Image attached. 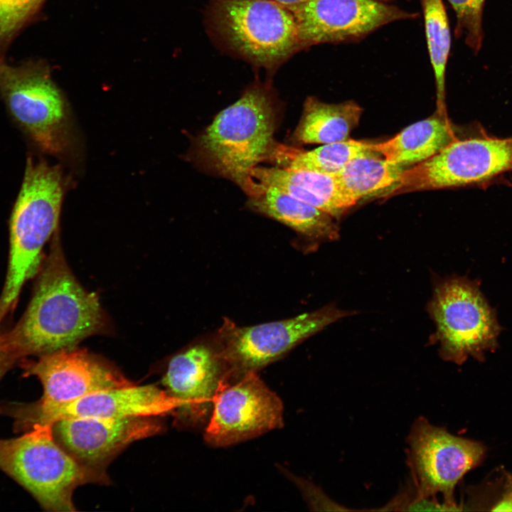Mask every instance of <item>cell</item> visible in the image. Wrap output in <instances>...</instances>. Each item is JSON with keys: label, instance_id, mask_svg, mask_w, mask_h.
<instances>
[{"label": "cell", "instance_id": "1", "mask_svg": "<svg viewBox=\"0 0 512 512\" xmlns=\"http://www.w3.org/2000/svg\"><path fill=\"white\" fill-rule=\"evenodd\" d=\"M28 306L10 336L23 358L72 349L105 326L97 296L86 291L70 270L58 233L53 236Z\"/></svg>", "mask_w": 512, "mask_h": 512}, {"label": "cell", "instance_id": "2", "mask_svg": "<svg viewBox=\"0 0 512 512\" xmlns=\"http://www.w3.org/2000/svg\"><path fill=\"white\" fill-rule=\"evenodd\" d=\"M65 188L59 166L28 157L9 223V265L0 295V324L16 306L25 283L41 268L43 246L57 231Z\"/></svg>", "mask_w": 512, "mask_h": 512}, {"label": "cell", "instance_id": "3", "mask_svg": "<svg viewBox=\"0 0 512 512\" xmlns=\"http://www.w3.org/2000/svg\"><path fill=\"white\" fill-rule=\"evenodd\" d=\"M277 117L270 93L262 87L248 89L196 139L194 160L240 186L249 171L270 153Z\"/></svg>", "mask_w": 512, "mask_h": 512}, {"label": "cell", "instance_id": "4", "mask_svg": "<svg viewBox=\"0 0 512 512\" xmlns=\"http://www.w3.org/2000/svg\"><path fill=\"white\" fill-rule=\"evenodd\" d=\"M0 469L28 490L47 511H75L79 486L102 482L104 472L79 464L55 440L53 425L36 422L16 438L0 439Z\"/></svg>", "mask_w": 512, "mask_h": 512}, {"label": "cell", "instance_id": "5", "mask_svg": "<svg viewBox=\"0 0 512 512\" xmlns=\"http://www.w3.org/2000/svg\"><path fill=\"white\" fill-rule=\"evenodd\" d=\"M0 95L11 117L41 151L58 157L71 144L69 110L45 69L0 61Z\"/></svg>", "mask_w": 512, "mask_h": 512}, {"label": "cell", "instance_id": "6", "mask_svg": "<svg viewBox=\"0 0 512 512\" xmlns=\"http://www.w3.org/2000/svg\"><path fill=\"white\" fill-rule=\"evenodd\" d=\"M428 311L443 360L457 365L470 357L483 361L496 347L500 327L496 315L472 281L453 277L439 283Z\"/></svg>", "mask_w": 512, "mask_h": 512}, {"label": "cell", "instance_id": "7", "mask_svg": "<svg viewBox=\"0 0 512 512\" xmlns=\"http://www.w3.org/2000/svg\"><path fill=\"white\" fill-rule=\"evenodd\" d=\"M406 440L410 483L416 495L425 498L441 495L447 511H462L454 490L464 476L483 462L486 447L456 436L423 417L415 420Z\"/></svg>", "mask_w": 512, "mask_h": 512}, {"label": "cell", "instance_id": "8", "mask_svg": "<svg viewBox=\"0 0 512 512\" xmlns=\"http://www.w3.org/2000/svg\"><path fill=\"white\" fill-rule=\"evenodd\" d=\"M213 17L229 46L257 65L272 67L302 47L293 14L273 0H215Z\"/></svg>", "mask_w": 512, "mask_h": 512}, {"label": "cell", "instance_id": "9", "mask_svg": "<svg viewBox=\"0 0 512 512\" xmlns=\"http://www.w3.org/2000/svg\"><path fill=\"white\" fill-rule=\"evenodd\" d=\"M329 304L297 316L249 326L225 319L213 336L235 379L275 361L329 324L351 314Z\"/></svg>", "mask_w": 512, "mask_h": 512}, {"label": "cell", "instance_id": "10", "mask_svg": "<svg viewBox=\"0 0 512 512\" xmlns=\"http://www.w3.org/2000/svg\"><path fill=\"white\" fill-rule=\"evenodd\" d=\"M512 170V138L454 140L427 160L405 169L389 193L485 181Z\"/></svg>", "mask_w": 512, "mask_h": 512}, {"label": "cell", "instance_id": "11", "mask_svg": "<svg viewBox=\"0 0 512 512\" xmlns=\"http://www.w3.org/2000/svg\"><path fill=\"white\" fill-rule=\"evenodd\" d=\"M283 426L280 398L258 376L248 372L223 380L215 393L205 440L227 447Z\"/></svg>", "mask_w": 512, "mask_h": 512}, {"label": "cell", "instance_id": "12", "mask_svg": "<svg viewBox=\"0 0 512 512\" xmlns=\"http://www.w3.org/2000/svg\"><path fill=\"white\" fill-rule=\"evenodd\" d=\"M285 6L294 16L302 48L358 41L388 23L417 16L379 0H305Z\"/></svg>", "mask_w": 512, "mask_h": 512}, {"label": "cell", "instance_id": "13", "mask_svg": "<svg viewBox=\"0 0 512 512\" xmlns=\"http://www.w3.org/2000/svg\"><path fill=\"white\" fill-rule=\"evenodd\" d=\"M26 375L40 380L43 394L38 417L91 393L133 385L113 367L85 349L72 348L21 361Z\"/></svg>", "mask_w": 512, "mask_h": 512}, {"label": "cell", "instance_id": "14", "mask_svg": "<svg viewBox=\"0 0 512 512\" xmlns=\"http://www.w3.org/2000/svg\"><path fill=\"white\" fill-rule=\"evenodd\" d=\"M161 428L150 417H68L53 424L55 440L72 457L85 467L102 472L127 446L156 434Z\"/></svg>", "mask_w": 512, "mask_h": 512}, {"label": "cell", "instance_id": "15", "mask_svg": "<svg viewBox=\"0 0 512 512\" xmlns=\"http://www.w3.org/2000/svg\"><path fill=\"white\" fill-rule=\"evenodd\" d=\"M228 377V367L213 336L172 357L162 383L179 402L176 416L196 424L208 417L220 383Z\"/></svg>", "mask_w": 512, "mask_h": 512}, {"label": "cell", "instance_id": "16", "mask_svg": "<svg viewBox=\"0 0 512 512\" xmlns=\"http://www.w3.org/2000/svg\"><path fill=\"white\" fill-rule=\"evenodd\" d=\"M179 402L155 385L105 389L55 407L37 418L53 425L68 417L123 419L175 413Z\"/></svg>", "mask_w": 512, "mask_h": 512}, {"label": "cell", "instance_id": "17", "mask_svg": "<svg viewBox=\"0 0 512 512\" xmlns=\"http://www.w3.org/2000/svg\"><path fill=\"white\" fill-rule=\"evenodd\" d=\"M271 186L330 214L340 217L356 203L346 193L336 174L282 166H256L240 186Z\"/></svg>", "mask_w": 512, "mask_h": 512}, {"label": "cell", "instance_id": "18", "mask_svg": "<svg viewBox=\"0 0 512 512\" xmlns=\"http://www.w3.org/2000/svg\"><path fill=\"white\" fill-rule=\"evenodd\" d=\"M248 205L254 210L274 219L314 242L335 240L338 228L326 212L271 186L247 187Z\"/></svg>", "mask_w": 512, "mask_h": 512}, {"label": "cell", "instance_id": "19", "mask_svg": "<svg viewBox=\"0 0 512 512\" xmlns=\"http://www.w3.org/2000/svg\"><path fill=\"white\" fill-rule=\"evenodd\" d=\"M454 140L447 115L437 113L410 124L388 141L371 144V148L405 168L427 160Z\"/></svg>", "mask_w": 512, "mask_h": 512}, {"label": "cell", "instance_id": "20", "mask_svg": "<svg viewBox=\"0 0 512 512\" xmlns=\"http://www.w3.org/2000/svg\"><path fill=\"white\" fill-rule=\"evenodd\" d=\"M362 112V107L353 101L326 103L315 97H309L304 102L292 139L302 144H326L347 140L358 124Z\"/></svg>", "mask_w": 512, "mask_h": 512}, {"label": "cell", "instance_id": "21", "mask_svg": "<svg viewBox=\"0 0 512 512\" xmlns=\"http://www.w3.org/2000/svg\"><path fill=\"white\" fill-rule=\"evenodd\" d=\"M363 156H380L371 144L354 139L323 144L309 151L298 150L274 143L267 159H274L279 166L336 174L351 160Z\"/></svg>", "mask_w": 512, "mask_h": 512}, {"label": "cell", "instance_id": "22", "mask_svg": "<svg viewBox=\"0 0 512 512\" xmlns=\"http://www.w3.org/2000/svg\"><path fill=\"white\" fill-rule=\"evenodd\" d=\"M405 169L380 156H363L349 161L336 175L346 193L356 203L395 185Z\"/></svg>", "mask_w": 512, "mask_h": 512}, {"label": "cell", "instance_id": "23", "mask_svg": "<svg viewBox=\"0 0 512 512\" xmlns=\"http://www.w3.org/2000/svg\"><path fill=\"white\" fill-rule=\"evenodd\" d=\"M425 21L428 51L434 70L437 112L446 114L445 73L450 50V31L442 0H420Z\"/></svg>", "mask_w": 512, "mask_h": 512}, {"label": "cell", "instance_id": "24", "mask_svg": "<svg viewBox=\"0 0 512 512\" xmlns=\"http://www.w3.org/2000/svg\"><path fill=\"white\" fill-rule=\"evenodd\" d=\"M447 1L456 14V36L464 38L466 46L477 54L484 39L482 16L485 0Z\"/></svg>", "mask_w": 512, "mask_h": 512}, {"label": "cell", "instance_id": "25", "mask_svg": "<svg viewBox=\"0 0 512 512\" xmlns=\"http://www.w3.org/2000/svg\"><path fill=\"white\" fill-rule=\"evenodd\" d=\"M43 0H0V39L9 37L35 11Z\"/></svg>", "mask_w": 512, "mask_h": 512}, {"label": "cell", "instance_id": "26", "mask_svg": "<svg viewBox=\"0 0 512 512\" xmlns=\"http://www.w3.org/2000/svg\"><path fill=\"white\" fill-rule=\"evenodd\" d=\"M24 358L14 343L9 331L0 328V380L15 364Z\"/></svg>", "mask_w": 512, "mask_h": 512}, {"label": "cell", "instance_id": "27", "mask_svg": "<svg viewBox=\"0 0 512 512\" xmlns=\"http://www.w3.org/2000/svg\"><path fill=\"white\" fill-rule=\"evenodd\" d=\"M273 1H274L277 3H279L284 6H291V5L299 4L305 0H273Z\"/></svg>", "mask_w": 512, "mask_h": 512}, {"label": "cell", "instance_id": "28", "mask_svg": "<svg viewBox=\"0 0 512 512\" xmlns=\"http://www.w3.org/2000/svg\"><path fill=\"white\" fill-rule=\"evenodd\" d=\"M506 481L507 485L512 496V473L506 471Z\"/></svg>", "mask_w": 512, "mask_h": 512}, {"label": "cell", "instance_id": "29", "mask_svg": "<svg viewBox=\"0 0 512 512\" xmlns=\"http://www.w3.org/2000/svg\"><path fill=\"white\" fill-rule=\"evenodd\" d=\"M379 1H388V0H379Z\"/></svg>", "mask_w": 512, "mask_h": 512}]
</instances>
